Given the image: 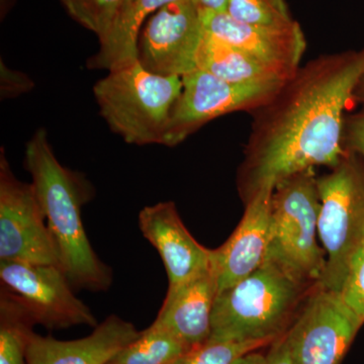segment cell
Returning <instances> with one entry per match:
<instances>
[{
    "instance_id": "obj_1",
    "label": "cell",
    "mask_w": 364,
    "mask_h": 364,
    "mask_svg": "<svg viewBox=\"0 0 364 364\" xmlns=\"http://www.w3.org/2000/svg\"><path fill=\"white\" fill-rule=\"evenodd\" d=\"M363 77L364 48L323 55L299 67L256 109L238 174L244 203L287 177L332 168L346 156L344 112Z\"/></svg>"
},
{
    "instance_id": "obj_2",
    "label": "cell",
    "mask_w": 364,
    "mask_h": 364,
    "mask_svg": "<svg viewBox=\"0 0 364 364\" xmlns=\"http://www.w3.org/2000/svg\"><path fill=\"white\" fill-rule=\"evenodd\" d=\"M25 165L58 250L60 268L72 287L107 291L112 284L111 268L91 247L81 219V208L93 196L90 182L59 162L45 129L26 144Z\"/></svg>"
},
{
    "instance_id": "obj_3",
    "label": "cell",
    "mask_w": 364,
    "mask_h": 364,
    "mask_svg": "<svg viewBox=\"0 0 364 364\" xmlns=\"http://www.w3.org/2000/svg\"><path fill=\"white\" fill-rule=\"evenodd\" d=\"M316 286L265 258L255 272L218 293L208 341L272 344L286 334Z\"/></svg>"
},
{
    "instance_id": "obj_4",
    "label": "cell",
    "mask_w": 364,
    "mask_h": 364,
    "mask_svg": "<svg viewBox=\"0 0 364 364\" xmlns=\"http://www.w3.org/2000/svg\"><path fill=\"white\" fill-rule=\"evenodd\" d=\"M182 78L148 71L136 61L109 71L93 95L112 132L132 145H162L171 112L181 97Z\"/></svg>"
},
{
    "instance_id": "obj_5",
    "label": "cell",
    "mask_w": 364,
    "mask_h": 364,
    "mask_svg": "<svg viewBox=\"0 0 364 364\" xmlns=\"http://www.w3.org/2000/svg\"><path fill=\"white\" fill-rule=\"evenodd\" d=\"M318 235L325 250L320 286L340 293L352 259L364 244V159L348 152L318 177Z\"/></svg>"
},
{
    "instance_id": "obj_6",
    "label": "cell",
    "mask_w": 364,
    "mask_h": 364,
    "mask_svg": "<svg viewBox=\"0 0 364 364\" xmlns=\"http://www.w3.org/2000/svg\"><path fill=\"white\" fill-rule=\"evenodd\" d=\"M320 205L314 169L287 177L273 189L267 258L314 284H320L326 268L325 250L317 242Z\"/></svg>"
},
{
    "instance_id": "obj_7",
    "label": "cell",
    "mask_w": 364,
    "mask_h": 364,
    "mask_svg": "<svg viewBox=\"0 0 364 364\" xmlns=\"http://www.w3.org/2000/svg\"><path fill=\"white\" fill-rule=\"evenodd\" d=\"M286 81L235 83L200 69L186 74L162 145L174 147L203 124L225 114L255 112L267 104Z\"/></svg>"
},
{
    "instance_id": "obj_8",
    "label": "cell",
    "mask_w": 364,
    "mask_h": 364,
    "mask_svg": "<svg viewBox=\"0 0 364 364\" xmlns=\"http://www.w3.org/2000/svg\"><path fill=\"white\" fill-rule=\"evenodd\" d=\"M363 325L339 293L317 284L284 336L294 364H341Z\"/></svg>"
},
{
    "instance_id": "obj_9",
    "label": "cell",
    "mask_w": 364,
    "mask_h": 364,
    "mask_svg": "<svg viewBox=\"0 0 364 364\" xmlns=\"http://www.w3.org/2000/svg\"><path fill=\"white\" fill-rule=\"evenodd\" d=\"M33 183L16 178L0 153V261L60 267L59 254Z\"/></svg>"
},
{
    "instance_id": "obj_10",
    "label": "cell",
    "mask_w": 364,
    "mask_h": 364,
    "mask_svg": "<svg viewBox=\"0 0 364 364\" xmlns=\"http://www.w3.org/2000/svg\"><path fill=\"white\" fill-rule=\"evenodd\" d=\"M0 280L2 289L26 306L36 325L48 329L98 325L88 306L74 294L65 273L56 265L0 261Z\"/></svg>"
},
{
    "instance_id": "obj_11",
    "label": "cell",
    "mask_w": 364,
    "mask_h": 364,
    "mask_svg": "<svg viewBox=\"0 0 364 364\" xmlns=\"http://www.w3.org/2000/svg\"><path fill=\"white\" fill-rule=\"evenodd\" d=\"M202 14L193 0L171 2L146 21L138 44V61L144 68L165 76L196 70L202 43Z\"/></svg>"
},
{
    "instance_id": "obj_12",
    "label": "cell",
    "mask_w": 364,
    "mask_h": 364,
    "mask_svg": "<svg viewBox=\"0 0 364 364\" xmlns=\"http://www.w3.org/2000/svg\"><path fill=\"white\" fill-rule=\"evenodd\" d=\"M200 14L205 33L241 50L280 75L291 78L301 67L306 42L298 21L287 28H273L241 23L226 11Z\"/></svg>"
},
{
    "instance_id": "obj_13",
    "label": "cell",
    "mask_w": 364,
    "mask_h": 364,
    "mask_svg": "<svg viewBox=\"0 0 364 364\" xmlns=\"http://www.w3.org/2000/svg\"><path fill=\"white\" fill-rule=\"evenodd\" d=\"M143 236L156 248L163 261L168 289L181 286L212 264V251L193 238L179 217L176 203L148 205L139 215Z\"/></svg>"
},
{
    "instance_id": "obj_14",
    "label": "cell",
    "mask_w": 364,
    "mask_h": 364,
    "mask_svg": "<svg viewBox=\"0 0 364 364\" xmlns=\"http://www.w3.org/2000/svg\"><path fill=\"white\" fill-rule=\"evenodd\" d=\"M273 191H261L245 203L238 227L221 247L212 251L218 293L245 279L267 258L272 236Z\"/></svg>"
},
{
    "instance_id": "obj_15",
    "label": "cell",
    "mask_w": 364,
    "mask_h": 364,
    "mask_svg": "<svg viewBox=\"0 0 364 364\" xmlns=\"http://www.w3.org/2000/svg\"><path fill=\"white\" fill-rule=\"evenodd\" d=\"M217 294L218 275L210 264L181 286L167 289L152 325L168 332L189 349L200 346L210 339Z\"/></svg>"
},
{
    "instance_id": "obj_16",
    "label": "cell",
    "mask_w": 364,
    "mask_h": 364,
    "mask_svg": "<svg viewBox=\"0 0 364 364\" xmlns=\"http://www.w3.org/2000/svg\"><path fill=\"white\" fill-rule=\"evenodd\" d=\"M140 334L135 325L116 315L109 316L85 338L64 341L33 332L26 364H107Z\"/></svg>"
},
{
    "instance_id": "obj_17",
    "label": "cell",
    "mask_w": 364,
    "mask_h": 364,
    "mask_svg": "<svg viewBox=\"0 0 364 364\" xmlns=\"http://www.w3.org/2000/svg\"><path fill=\"white\" fill-rule=\"evenodd\" d=\"M179 0H132L124 4L111 30L100 39V49L87 62L90 69L116 70L138 61L142 26L161 7Z\"/></svg>"
},
{
    "instance_id": "obj_18",
    "label": "cell",
    "mask_w": 364,
    "mask_h": 364,
    "mask_svg": "<svg viewBox=\"0 0 364 364\" xmlns=\"http://www.w3.org/2000/svg\"><path fill=\"white\" fill-rule=\"evenodd\" d=\"M196 67L223 80L235 83L286 81L289 79L241 50L215 39L205 32L196 56Z\"/></svg>"
},
{
    "instance_id": "obj_19",
    "label": "cell",
    "mask_w": 364,
    "mask_h": 364,
    "mask_svg": "<svg viewBox=\"0 0 364 364\" xmlns=\"http://www.w3.org/2000/svg\"><path fill=\"white\" fill-rule=\"evenodd\" d=\"M35 321L13 294L0 291V364H26V348Z\"/></svg>"
},
{
    "instance_id": "obj_20",
    "label": "cell",
    "mask_w": 364,
    "mask_h": 364,
    "mask_svg": "<svg viewBox=\"0 0 364 364\" xmlns=\"http://www.w3.org/2000/svg\"><path fill=\"white\" fill-rule=\"evenodd\" d=\"M188 350L168 332L151 325L107 364H172Z\"/></svg>"
},
{
    "instance_id": "obj_21",
    "label": "cell",
    "mask_w": 364,
    "mask_h": 364,
    "mask_svg": "<svg viewBox=\"0 0 364 364\" xmlns=\"http://www.w3.org/2000/svg\"><path fill=\"white\" fill-rule=\"evenodd\" d=\"M226 13L250 25L287 28L296 23L286 0H229Z\"/></svg>"
},
{
    "instance_id": "obj_22",
    "label": "cell",
    "mask_w": 364,
    "mask_h": 364,
    "mask_svg": "<svg viewBox=\"0 0 364 364\" xmlns=\"http://www.w3.org/2000/svg\"><path fill=\"white\" fill-rule=\"evenodd\" d=\"M69 16L98 39L111 30L126 0H60Z\"/></svg>"
},
{
    "instance_id": "obj_23",
    "label": "cell",
    "mask_w": 364,
    "mask_h": 364,
    "mask_svg": "<svg viewBox=\"0 0 364 364\" xmlns=\"http://www.w3.org/2000/svg\"><path fill=\"white\" fill-rule=\"evenodd\" d=\"M267 344L261 342H218L205 343L189 349L172 364H233L249 352L258 350Z\"/></svg>"
},
{
    "instance_id": "obj_24",
    "label": "cell",
    "mask_w": 364,
    "mask_h": 364,
    "mask_svg": "<svg viewBox=\"0 0 364 364\" xmlns=\"http://www.w3.org/2000/svg\"><path fill=\"white\" fill-rule=\"evenodd\" d=\"M339 294L352 312L364 322V244L352 259Z\"/></svg>"
},
{
    "instance_id": "obj_25",
    "label": "cell",
    "mask_w": 364,
    "mask_h": 364,
    "mask_svg": "<svg viewBox=\"0 0 364 364\" xmlns=\"http://www.w3.org/2000/svg\"><path fill=\"white\" fill-rule=\"evenodd\" d=\"M233 364H294L284 334L272 343L267 353L252 351L237 359Z\"/></svg>"
},
{
    "instance_id": "obj_26",
    "label": "cell",
    "mask_w": 364,
    "mask_h": 364,
    "mask_svg": "<svg viewBox=\"0 0 364 364\" xmlns=\"http://www.w3.org/2000/svg\"><path fill=\"white\" fill-rule=\"evenodd\" d=\"M343 146L347 152L355 153L364 159V107L345 119Z\"/></svg>"
},
{
    "instance_id": "obj_27",
    "label": "cell",
    "mask_w": 364,
    "mask_h": 364,
    "mask_svg": "<svg viewBox=\"0 0 364 364\" xmlns=\"http://www.w3.org/2000/svg\"><path fill=\"white\" fill-rule=\"evenodd\" d=\"M33 82L26 74L11 70L1 63V97H14L26 92L32 88Z\"/></svg>"
},
{
    "instance_id": "obj_28",
    "label": "cell",
    "mask_w": 364,
    "mask_h": 364,
    "mask_svg": "<svg viewBox=\"0 0 364 364\" xmlns=\"http://www.w3.org/2000/svg\"><path fill=\"white\" fill-rule=\"evenodd\" d=\"M229 0H193L203 13H223L227 11Z\"/></svg>"
},
{
    "instance_id": "obj_29",
    "label": "cell",
    "mask_w": 364,
    "mask_h": 364,
    "mask_svg": "<svg viewBox=\"0 0 364 364\" xmlns=\"http://www.w3.org/2000/svg\"><path fill=\"white\" fill-rule=\"evenodd\" d=\"M353 98L356 102L364 105V77L360 81V83H359L358 87H356Z\"/></svg>"
},
{
    "instance_id": "obj_30",
    "label": "cell",
    "mask_w": 364,
    "mask_h": 364,
    "mask_svg": "<svg viewBox=\"0 0 364 364\" xmlns=\"http://www.w3.org/2000/svg\"><path fill=\"white\" fill-rule=\"evenodd\" d=\"M14 1L16 0H1V16H6L7 13H9V9H11V6H14Z\"/></svg>"
},
{
    "instance_id": "obj_31",
    "label": "cell",
    "mask_w": 364,
    "mask_h": 364,
    "mask_svg": "<svg viewBox=\"0 0 364 364\" xmlns=\"http://www.w3.org/2000/svg\"><path fill=\"white\" fill-rule=\"evenodd\" d=\"M130 1H132V0H126V4H128V2H130Z\"/></svg>"
}]
</instances>
